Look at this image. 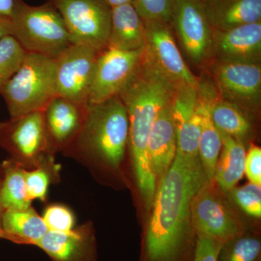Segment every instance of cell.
<instances>
[{
  "label": "cell",
  "mask_w": 261,
  "mask_h": 261,
  "mask_svg": "<svg viewBox=\"0 0 261 261\" xmlns=\"http://www.w3.org/2000/svg\"><path fill=\"white\" fill-rule=\"evenodd\" d=\"M3 174L0 202L5 210H23L32 207L25 185V171L22 166L7 159L0 165Z\"/></svg>",
  "instance_id": "obj_24"
},
{
  "label": "cell",
  "mask_w": 261,
  "mask_h": 261,
  "mask_svg": "<svg viewBox=\"0 0 261 261\" xmlns=\"http://www.w3.org/2000/svg\"><path fill=\"white\" fill-rule=\"evenodd\" d=\"M146 43L144 56L160 71L176 82L200 89V80L187 66L176 45L169 24L145 23Z\"/></svg>",
  "instance_id": "obj_13"
},
{
  "label": "cell",
  "mask_w": 261,
  "mask_h": 261,
  "mask_svg": "<svg viewBox=\"0 0 261 261\" xmlns=\"http://www.w3.org/2000/svg\"><path fill=\"white\" fill-rule=\"evenodd\" d=\"M61 167L56 157L46 160L37 168L25 170V179L27 193L31 200L46 202L49 187L61 181Z\"/></svg>",
  "instance_id": "obj_26"
},
{
  "label": "cell",
  "mask_w": 261,
  "mask_h": 261,
  "mask_svg": "<svg viewBox=\"0 0 261 261\" xmlns=\"http://www.w3.org/2000/svg\"><path fill=\"white\" fill-rule=\"evenodd\" d=\"M213 76L221 99L243 111H252L260 105V62L216 61Z\"/></svg>",
  "instance_id": "obj_11"
},
{
  "label": "cell",
  "mask_w": 261,
  "mask_h": 261,
  "mask_svg": "<svg viewBox=\"0 0 261 261\" xmlns=\"http://www.w3.org/2000/svg\"><path fill=\"white\" fill-rule=\"evenodd\" d=\"M128 140V117L120 96L89 104L78 133L62 152L102 181H122Z\"/></svg>",
  "instance_id": "obj_3"
},
{
  "label": "cell",
  "mask_w": 261,
  "mask_h": 261,
  "mask_svg": "<svg viewBox=\"0 0 261 261\" xmlns=\"http://www.w3.org/2000/svg\"><path fill=\"white\" fill-rule=\"evenodd\" d=\"M199 89L178 85L171 102V111L176 129V154L197 158L201 132Z\"/></svg>",
  "instance_id": "obj_14"
},
{
  "label": "cell",
  "mask_w": 261,
  "mask_h": 261,
  "mask_svg": "<svg viewBox=\"0 0 261 261\" xmlns=\"http://www.w3.org/2000/svg\"><path fill=\"white\" fill-rule=\"evenodd\" d=\"M0 148L25 170H32L49 158L51 152L43 111L0 121Z\"/></svg>",
  "instance_id": "obj_7"
},
{
  "label": "cell",
  "mask_w": 261,
  "mask_h": 261,
  "mask_svg": "<svg viewBox=\"0 0 261 261\" xmlns=\"http://www.w3.org/2000/svg\"><path fill=\"white\" fill-rule=\"evenodd\" d=\"M191 223L196 237L224 244L246 231L227 196L214 181L207 180L194 196Z\"/></svg>",
  "instance_id": "obj_6"
},
{
  "label": "cell",
  "mask_w": 261,
  "mask_h": 261,
  "mask_svg": "<svg viewBox=\"0 0 261 261\" xmlns=\"http://www.w3.org/2000/svg\"><path fill=\"white\" fill-rule=\"evenodd\" d=\"M199 92L201 132L198 145L199 159L209 181H214L216 164L219 159L222 140L221 134L211 120L205 98Z\"/></svg>",
  "instance_id": "obj_25"
},
{
  "label": "cell",
  "mask_w": 261,
  "mask_h": 261,
  "mask_svg": "<svg viewBox=\"0 0 261 261\" xmlns=\"http://www.w3.org/2000/svg\"><path fill=\"white\" fill-rule=\"evenodd\" d=\"M42 219L49 231H70L75 227V218L73 211L63 204H51L47 206Z\"/></svg>",
  "instance_id": "obj_31"
},
{
  "label": "cell",
  "mask_w": 261,
  "mask_h": 261,
  "mask_svg": "<svg viewBox=\"0 0 261 261\" xmlns=\"http://www.w3.org/2000/svg\"><path fill=\"white\" fill-rule=\"evenodd\" d=\"M10 118L43 111L56 97V61L50 57L27 53L23 61L0 92Z\"/></svg>",
  "instance_id": "obj_4"
},
{
  "label": "cell",
  "mask_w": 261,
  "mask_h": 261,
  "mask_svg": "<svg viewBox=\"0 0 261 261\" xmlns=\"http://www.w3.org/2000/svg\"><path fill=\"white\" fill-rule=\"evenodd\" d=\"M247 216L255 219L261 217V186L249 182L240 187L224 192Z\"/></svg>",
  "instance_id": "obj_29"
},
{
  "label": "cell",
  "mask_w": 261,
  "mask_h": 261,
  "mask_svg": "<svg viewBox=\"0 0 261 261\" xmlns=\"http://www.w3.org/2000/svg\"><path fill=\"white\" fill-rule=\"evenodd\" d=\"M35 246L53 261H97L95 228L87 221L70 231H48Z\"/></svg>",
  "instance_id": "obj_15"
},
{
  "label": "cell",
  "mask_w": 261,
  "mask_h": 261,
  "mask_svg": "<svg viewBox=\"0 0 261 261\" xmlns=\"http://www.w3.org/2000/svg\"><path fill=\"white\" fill-rule=\"evenodd\" d=\"M221 134L222 147L220 152L214 181L224 192L236 187L245 174L246 149L242 141Z\"/></svg>",
  "instance_id": "obj_23"
},
{
  "label": "cell",
  "mask_w": 261,
  "mask_h": 261,
  "mask_svg": "<svg viewBox=\"0 0 261 261\" xmlns=\"http://www.w3.org/2000/svg\"><path fill=\"white\" fill-rule=\"evenodd\" d=\"M245 173L250 183L261 185V149L251 145L246 152Z\"/></svg>",
  "instance_id": "obj_33"
},
{
  "label": "cell",
  "mask_w": 261,
  "mask_h": 261,
  "mask_svg": "<svg viewBox=\"0 0 261 261\" xmlns=\"http://www.w3.org/2000/svg\"><path fill=\"white\" fill-rule=\"evenodd\" d=\"M199 91L205 98L211 120L220 133L242 142L250 135L251 123L241 108L218 97L211 87L204 84H201Z\"/></svg>",
  "instance_id": "obj_21"
},
{
  "label": "cell",
  "mask_w": 261,
  "mask_h": 261,
  "mask_svg": "<svg viewBox=\"0 0 261 261\" xmlns=\"http://www.w3.org/2000/svg\"><path fill=\"white\" fill-rule=\"evenodd\" d=\"M104 1L106 2L111 8L119 6V5L126 4V3H132V0H104Z\"/></svg>",
  "instance_id": "obj_36"
},
{
  "label": "cell",
  "mask_w": 261,
  "mask_h": 261,
  "mask_svg": "<svg viewBox=\"0 0 261 261\" xmlns=\"http://www.w3.org/2000/svg\"><path fill=\"white\" fill-rule=\"evenodd\" d=\"M260 237L245 231L223 245L218 261H260Z\"/></svg>",
  "instance_id": "obj_27"
},
{
  "label": "cell",
  "mask_w": 261,
  "mask_h": 261,
  "mask_svg": "<svg viewBox=\"0 0 261 261\" xmlns=\"http://www.w3.org/2000/svg\"><path fill=\"white\" fill-rule=\"evenodd\" d=\"M177 86L142 54L137 71L119 94L128 113V148L136 183L148 210L158 187L147 154L149 135L158 115L172 102Z\"/></svg>",
  "instance_id": "obj_2"
},
{
  "label": "cell",
  "mask_w": 261,
  "mask_h": 261,
  "mask_svg": "<svg viewBox=\"0 0 261 261\" xmlns=\"http://www.w3.org/2000/svg\"><path fill=\"white\" fill-rule=\"evenodd\" d=\"M18 0H0V17L10 20Z\"/></svg>",
  "instance_id": "obj_34"
},
{
  "label": "cell",
  "mask_w": 261,
  "mask_h": 261,
  "mask_svg": "<svg viewBox=\"0 0 261 261\" xmlns=\"http://www.w3.org/2000/svg\"><path fill=\"white\" fill-rule=\"evenodd\" d=\"M224 244L211 239L196 237L195 250L192 261H218Z\"/></svg>",
  "instance_id": "obj_32"
},
{
  "label": "cell",
  "mask_w": 261,
  "mask_h": 261,
  "mask_svg": "<svg viewBox=\"0 0 261 261\" xmlns=\"http://www.w3.org/2000/svg\"><path fill=\"white\" fill-rule=\"evenodd\" d=\"M68 29L73 44L101 51L108 47L111 8L104 0H51Z\"/></svg>",
  "instance_id": "obj_8"
},
{
  "label": "cell",
  "mask_w": 261,
  "mask_h": 261,
  "mask_svg": "<svg viewBox=\"0 0 261 261\" xmlns=\"http://www.w3.org/2000/svg\"><path fill=\"white\" fill-rule=\"evenodd\" d=\"M49 231L42 216L34 207L5 210L2 217L0 239L18 245H34Z\"/></svg>",
  "instance_id": "obj_22"
},
{
  "label": "cell",
  "mask_w": 261,
  "mask_h": 261,
  "mask_svg": "<svg viewBox=\"0 0 261 261\" xmlns=\"http://www.w3.org/2000/svg\"><path fill=\"white\" fill-rule=\"evenodd\" d=\"M100 51L73 44L56 58V96L87 107L94 67Z\"/></svg>",
  "instance_id": "obj_9"
},
{
  "label": "cell",
  "mask_w": 261,
  "mask_h": 261,
  "mask_svg": "<svg viewBox=\"0 0 261 261\" xmlns=\"http://www.w3.org/2000/svg\"><path fill=\"white\" fill-rule=\"evenodd\" d=\"M171 102L163 108L158 115L147 142L149 164L158 185L171 167L177 150Z\"/></svg>",
  "instance_id": "obj_18"
},
{
  "label": "cell",
  "mask_w": 261,
  "mask_h": 261,
  "mask_svg": "<svg viewBox=\"0 0 261 261\" xmlns=\"http://www.w3.org/2000/svg\"><path fill=\"white\" fill-rule=\"evenodd\" d=\"M25 53L13 36L0 39V92L18 70Z\"/></svg>",
  "instance_id": "obj_28"
},
{
  "label": "cell",
  "mask_w": 261,
  "mask_h": 261,
  "mask_svg": "<svg viewBox=\"0 0 261 261\" xmlns=\"http://www.w3.org/2000/svg\"><path fill=\"white\" fill-rule=\"evenodd\" d=\"M2 180H3V174H2L1 170H0V190H1ZM3 212H4V209H3L1 202H0V232H1L2 230V217H3Z\"/></svg>",
  "instance_id": "obj_37"
},
{
  "label": "cell",
  "mask_w": 261,
  "mask_h": 261,
  "mask_svg": "<svg viewBox=\"0 0 261 261\" xmlns=\"http://www.w3.org/2000/svg\"><path fill=\"white\" fill-rule=\"evenodd\" d=\"M144 49L125 51L111 47L98 55L89 95V104H97L119 95L135 75Z\"/></svg>",
  "instance_id": "obj_10"
},
{
  "label": "cell",
  "mask_w": 261,
  "mask_h": 261,
  "mask_svg": "<svg viewBox=\"0 0 261 261\" xmlns=\"http://www.w3.org/2000/svg\"><path fill=\"white\" fill-rule=\"evenodd\" d=\"M171 23L194 63H202L211 56L214 30L200 0H173Z\"/></svg>",
  "instance_id": "obj_12"
},
{
  "label": "cell",
  "mask_w": 261,
  "mask_h": 261,
  "mask_svg": "<svg viewBox=\"0 0 261 261\" xmlns=\"http://www.w3.org/2000/svg\"><path fill=\"white\" fill-rule=\"evenodd\" d=\"M11 34V23L8 19L0 17V39Z\"/></svg>",
  "instance_id": "obj_35"
},
{
  "label": "cell",
  "mask_w": 261,
  "mask_h": 261,
  "mask_svg": "<svg viewBox=\"0 0 261 261\" xmlns=\"http://www.w3.org/2000/svg\"><path fill=\"white\" fill-rule=\"evenodd\" d=\"M207 180L199 157L176 154L158 185L142 238L140 261L192 260L196 236L191 203Z\"/></svg>",
  "instance_id": "obj_1"
},
{
  "label": "cell",
  "mask_w": 261,
  "mask_h": 261,
  "mask_svg": "<svg viewBox=\"0 0 261 261\" xmlns=\"http://www.w3.org/2000/svg\"><path fill=\"white\" fill-rule=\"evenodd\" d=\"M214 31L261 21V0H201Z\"/></svg>",
  "instance_id": "obj_19"
},
{
  "label": "cell",
  "mask_w": 261,
  "mask_h": 261,
  "mask_svg": "<svg viewBox=\"0 0 261 261\" xmlns=\"http://www.w3.org/2000/svg\"><path fill=\"white\" fill-rule=\"evenodd\" d=\"M200 1H201V0H200Z\"/></svg>",
  "instance_id": "obj_38"
},
{
  "label": "cell",
  "mask_w": 261,
  "mask_h": 261,
  "mask_svg": "<svg viewBox=\"0 0 261 261\" xmlns=\"http://www.w3.org/2000/svg\"><path fill=\"white\" fill-rule=\"evenodd\" d=\"M212 54L216 61L260 62L261 21L214 31Z\"/></svg>",
  "instance_id": "obj_16"
},
{
  "label": "cell",
  "mask_w": 261,
  "mask_h": 261,
  "mask_svg": "<svg viewBox=\"0 0 261 261\" xmlns=\"http://www.w3.org/2000/svg\"><path fill=\"white\" fill-rule=\"evenodd\" d=\"M87 107L56 96L43 111L44 126L51 152H62L78 133Z\"/></svg>",
  "instance_id": "obj_17"
},
{
  "label": "cell",
  "mask_w": 261,
  "mask_h": 261,
  "mask_svg": "<svg viewBox=\"0 0 261 261\" xmlns=\"http://www.w3.org/2000/svg\"><path fill=\"white\" fill-rule=\"evenodd\" d=\"M10 23V35L25 53L56 58L73 44L64 20L51 3L33 6L18 0Z\"/></svg>",
  "instance_id": "obj_5"
},
{
  "label": "cell",
  "mask_w": 261,
  "mask_h": 261,
  "mask_svg": "<svg viewBox=\"0 0 261 261\" xmlns=\"http://www.w3.org/2000/svg\"><path fill=\"white\" fill-rule=\"evenodd\" d=\"M144 23H171L173 0H132Z\"/></svg>",
  "instance_id": "obj_30"
},
{
  "label": "cell",
  "mask_w": 261,
  "mask_h": 261,
  "mask_svg": "<svg viewBox=\"0 0 261 261\" xmlns=\"http://www.w3.org/2000/svg\"><path fill=\"white\" fill-rule=\"evenodd\" d=\"M146 27L132 3L111 8V25L108 47L125 51L144 49Z\"/></svg>",
  "instance_id": "obj_20"
}]
</instances>
